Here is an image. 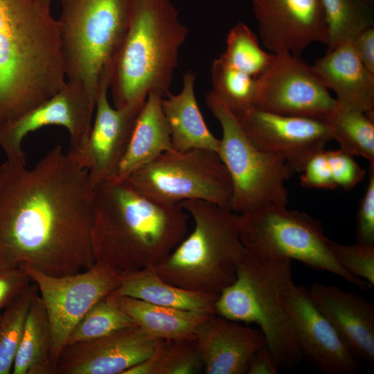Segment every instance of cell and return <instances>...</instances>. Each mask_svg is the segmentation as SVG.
Wrapping results in <instances>:
<instances>
[{
    "mask_svg": "<svg viewBox=\"0 0 374 374\" xmlns=\"http://www.w3.org/2000/svg\"><path fill=\"white\" fill-rule=\"evenodd\" d=\"M93 186L89 172L61 145L32 168L0 166V271L30 265L62 276L95 264Z\"/></svg>",
    "mask_w": 374,
    "mask_h": 374,
    "instance_id": "1",
    "label": "cell"
},
{
    "mask_svg": "<svg viewBox=\"0 0 374 374\" xmlns=\"http://www.w3.org/2000/svg\"><path fill=\"white\" fill-rule=\"evenodd\" d=\"M188 219L180 204L152 199L127 178L95 182L91 231L95 262L122 272L154 267L184 238Z\"/></svg>",
    "mask_w": 374,
    "mask_h": 374,
    "instance_id": "2",
    "label": "cell"
},
{
    "mask_svg": "<svg viewBox=\"0 0 374 374\" xmlns=\"http://www.w3.org/2000/svg\"><path fill=\"white\" fill-rule=\"evenodd\" d=\"M66 84L60 27L39 0H0V123L47 100Z\"/></svg>",
    "mask_w": 374,
    "mask_h": 374,
    "instance_id": "3",
    "label": "cell"
},
{
    "mask_svg": "<svg viewBox=\"0 0 374 374\" xmlns=\"http://www.w3.org/2000/svg\"><path fill=\"white\" fill-rule=\"evenodd\" d=\"M188 34L170 0H132L129 27L110 81L113 106L139 113L148 96L170 92Z\"/></svg>",
    "mask_w": 374,
    "mask_h": 374,
    "instance_id": "4",
    "label": "cell"
},
{
    "mask_svg": "<svg viewBox=\"0 0 374 374\" xmlns=\"http://www.w3.org/2000/svg\"><path fill=\"white\" fill-rule=\"evenodd\" d=\"M180 204L192 216L194 229L153 268L170 284L219 295L235 280L247 253L240 236L238 214L204 200Z\"/></svg>",
    "mask_w": 374,
    "mask_h": 374,
    "instance_id": "5",
    "label": "cell"
},
{
    "mask_svg": "<svg viewBox=\"0 0 374 374\" xmlns=\"http://www.w3.org/2000/svg\"><path fill=\"white\" fill-rule=\"evenodd\" d=\"M132 0H61V48L66 82L83 89L96 104L109 82L127 33Z\"/></svg>",
    "mask_w": 374,
    "mask_h": 374,
    "instance_id": "6",
    "label": "cell"
},
{
    "mask_svg": "<svg viewBox=\"0 0 374 374\" xmlns=\"http://www.w3.org/2000/svg\"><path fill=\"white\" fill-rule=\"evenodd\" d=\"M291 263L290 259L255 257L247 252L235 280L220 293L215 305V314L258 325L278 368H285L303 357L280 299L292 282Z\"/></svg>",
    "mask_w": 374,
    "mask_h": 374,
    "instance_id": "7",
    "label": "cell"
},
{
    "mask_svg": "<svg viewBox=\"0 0 374 374\" xmlns=\"http://www.w3.org/2000/svg\"><path fill=\"white\" fill-rule=\"evenodd\" d=\"M205 100L222 127L217 154L231 183L229 208L243 214L271 205L286 206L285 181L294 172L279 156L256 148L233 113L212 90Z\"/></svg>",
    "mask_w": 374,
    "mask_h": 374,
    "instance_id": "8",
    "label": "cell"
},
{
    "mask_svg": "<svg viewBox=\"0 0 374 374\" xmlns=\"http://www.w3.org/2000/svg\"><path fill=\"white\" fill-rule=\"evenodd\" d=\"M241 241L255 257L287 258L318 271H326L362 290L371 286L343 268L335 258L332 241L320 220L286 206L271 205L238 214Z\"/></svg>",
    "mask_w": 374,
    "mask_h": 374,
    "instance_id": "9",
    "label": "cell"
},
{
    "mask_svg": "<svg viewBox=\"0 0 374 374\" xmlns=\"http://www.w3.org/2000/svg\"><path fill=\"white\" fill-rule=\"evenodd\" d=\"M126 178L143 194L170 204L199 199L229 208L231 197L226 167L217 153L205 149L170 150Z\"/></svg>",
    "mask_w": 374,
    "mask_h": 374,
    "instance_id": "10",
    "label": "cell"
},
{
    "mask_svg": "<svg viewBox=\"0 0 374 374\" xmlns=\"http://www.w3.org/2000/svg\"><path fill=\"white\" fill-rule=\"evenodd\" d=\"M24 269L37 287L51 332V362L55 364L69 337L87 311L120 285L121 271L101 262L76 274L53 276L30 265ZM54 372V370H53Z\"/></svg>",
    "mask_w": 374,
    "mask_h": 374,
    "instance_id": "11",
    "label": "cell"
},
{
    "mask_svg": "<svg viewBox=\"0 0 374 374\" xmlns=\"http://www.w3.org/2000/svg\"><path fill=\"white\" fill-rule=\"evenodd\" d=\"M256 78L254 107L263 110L323 121L338 104L313 66L300 55L274 53L269 64Z\"/></svg>",
    "mask_w": 374,
    "mask_h": 374,
    "instance_id": "12",
    "label": "cell"
},
{
    "mask_svg": "<svg viewBox=\"0 0 374 374\" xmlns=\"http://www.w3.org/2000/svg\"><path fill=\"white\" fill-rule=\"evenodd\" d=\"M96 104L81 87L66 82L51 98L15 120L0 123V146L8 161L26 165L22 149L30 132L48 125L64 127L69 134L67 152L78 150L87 140Z\"/></svg>",
    "mask_w": 374,
    "mask_h": 374,
    "instance_id": "13",
    "label": "cell"
},
{
    "mask_svg": "<svg viewBox=\"0 0 374 374\" xmlns=\"http://www.w3.org/2000/svg\"><path fill=\"white\" fill-rule=\"evenodd\" d=\"M233 114L256 148L281 157L294 173L301 172L309 159L332 140L326 125L319 119L255 107Z\"/></svg>",
    "mask_w": 374,
    "mask_h": 374,
    "instance_id": "14",
    "label": "cell"
},
{
    "mask_svg": "<svg viewBox=\"0 0 374 374\" xmlns=\"http://www.w3.org/2000/svg\"><path fill=\"white\" fill-rule=\"evenodd\" d=\"M280 299L302 356L328 374H351L357 371L356 359L315 304L308 288L292 281L282 292Z\"/></svg>",
    "mask_w": 374,
    "mask_h": 374,
    "instance_id": "15",
    "label": "cell"
},
{
    "mask_svg": "<svg viewBox=\"0 0 374 374\" xmlns=\"http://www.w3.org/2000/svg\"><path fill=\"white\" fill-rule=\"evenodd\" d=\"M162 341L134 325L98 339L66 345L53 374H124L148 358Z\"/></svg>",
    "mask_w": 374,
    "mask_h": 374,
    "instance_id": "16",
    "label": "cell"
},
{
    "mask_svg": "<svg viewBox=\"0 0 374 374\" xmlns=\"http://www.w3.org/2000/svg\"><path fill=\"white\" fill-rule=\"evenodd\" d=\"M260 37L272 53H301L313 43L327 44L321 0H251Z\"/></svg>",
    "mask_w": 374,
    "mask_h": 374,
    "instance_id": "17",
    "label": "cell"
},
{
    "mask_svg": "<svg viewBox=\"0 0 374 374\" xmlns=\"http://www.w3.org/2000/svg\"><path fill=\"white\" fill-rule=\"evenodd\" d=\"M109 83H103L96 98V115L89 134L75 152L67 154L89 172L93 182L114 178L126 154L139 113L112 106Z\"/></svg>",
    "mask_w": 374,
    "mask_h": 374,
    "instance_id": "18",
    "label": "cell"
},
{
    "mask_svg": "<svg viewBox=\"0 0 374 374\" xmlns=\"http://www.w3.org/2000/svg\"><path fill=\"white\" fill-rule=\"evenodd\" d=\"M195 341L206 374L246 373L253 355L266 344L260 329L215 314L209 315L198 326Z\"/></svg>",
    "mask_w": 374,
    "mask_h": 374,
    "instance_id": "19",
    "label": "cell"
},
{
    "mask_svg": "<svg viewBox=\"0 0 374 374\" xmlns=\"http://www.w3.org/2000/svg\"><path fill=\"white\" fill-rule=\"evenodd\" d=\"M308 290L352 355L373 364V304L360 295L332 285L315 283Z\"/></svg>",
    "mask_w": 374,
    "mask_h": 374,
    "instance_id": "20",
    "label": "cell"
},
{
    "mask_svg": "<svg viewBox=\"0 0 374 374\" xmlns=\"http://www.w3.org/2000/svg\"><path fill=\"white\" fill-rule=\"evenodd\" d=\"M312 66L339 103L374 115V74L361 62L352 41L328 49Z\"/></svg>",
    "mask_w": 374,
    "mask_h": 374,
    "instance_id": "21",
    "label": "cell"
},
{
    "mask_svg": "<svg viewBox=\"0 0 374 374\" xmlns=\"http://www.w3.org/2000/svg\"><path fill=\"white\" fill-rule=\"evenodd\" d=\"M195 74L188 71L182 88L177 94L161 99V107L168 123L172 148L179 151L200 148L217 153L220 140L208 128L195 93Z\"/></svg>",
    "mask_w": 374,
    "mask_h": 374,
    "instance_id": "22",
    "label": "cell"
},
{
    "mask_svg": "<svg viewBox=\"0 0 374 374\" xmlns=\"http://www.w3.org/2000/svg\"><path fill=\"white\" fill-rule=\"evenodd\" d=\"M111 294L155 305L215 314L219 295L181 288L162 279L153 267L121 272L119 286Z\"/></svg>",
    "mask_w": 374,
    "mask_h": 374,
    "instance_id": "23",
    "label": "cell"
},
{
    "mask_svg": "<svg viewBox=\"0 0 374 374\" xmlns=\"http://www.w3.org/2000/svg\"><path fill=\"white\" fill-rule=\"evenodd\" d=\"M107 299L150 336L166 341L195 339L198 326L211 314L155 305L110 294Z\"/></svg>",
    "mask_w": 374,
    "mask_h": 374,
    "instance_id": "24",
    "label": "cell"
},
{
    "mask_svg": "<svg viewBox=\"0 0 374 374\" xmlns=\"http://www.w3.org/2000/svg\"><path fill=\"white\" fill-rule=\"evenodd\" d=\"M162 97L148 96L139 112L126 154L114 178H126L165 152L172 150L161 107Z\"/></svg>",
    "mask_w": 374,
    "mask_h": 374,
    "instance_id": "25",
    "label": "cell"
},
{
    "mask_svg": "<svg viewBox=\"0 0 374 374\" xmlns=\"http://www.w3.org/2000/svg\"><path fill=\"white\" fill-rule=\"evenodd\" d=\"M51 332L48 317L37 292L26 319L15 358L13 374H53L51 358Z\"/></svg>",
    "mask_w": 374,
    "mask_h": 374,
    "instance_id": "26",
    "label": "cell"
},
{
    "mask_svg": "<svg viewBox=\"0 0 374 374\" xmlns=\"http://www.w3.org/2000/svg\"><path fill=\"white\" fill-rule=\"evenodd\" d=\"M323 122L339 149L353 157H362L374 166V115L338 102Z\"/></svg>",
    "mask_w": 374,
    "mask_h": 374,
    "instance_id": "27",
    "label": "cell"
},
{
    "mask_svg": "<svg viewBox=\"0 0 374 374\" xmlns=\"http://www.w3.org/2000/svg\"><path fill=\"white\" fill-rule=\"evenodd\" d=\"M327 27L328 49L352 41L374 26L373 6L365 0H321Z\"/></svg>",
    "mask_w": 374,
    "mask_h": 374,
    "instance_id": "28",
    "label": "cell"
},
{
    "mask_svg": "<svg viewBox=\"0 0 374 374\" xmlns=\"http://www.w3.org/2000/svg\"><path fill=\"white\" fill-rule=\"evenodd\" d=\"M203 364L195 339L163 340L146 359L124 374H195Z\"/></svg>",
    "mask_w": 374,
    "mask_h": 374,
    "instance_id": "29",
    "label": "cell"
},
{
    "mask_svg": "<svg viewBox=\"0 0 374 374\" xmlns=\"http://www.w3.org/2000/svg\"><path fill=\"white\" fill-rule=\"evenodd\" d=\"M213 91L233 113L254 107L257 78L229 65L221 56L211 68Z\"/></svg>",
    "mask_w": 374,
    "mask_h": 374,
    "instance_id": "30",
    "label": "cell"
},
{
    "mask_svg": "<svg viewBox=\"0 0 374 374\" xmlns=\"http://www.w3.org/2000/svg\"><path fill=\"white\" fill-rule=\"evenodd\" d=\"M273 55L260 46L256 35L243 22L229 30L225 51L220 55L232 67L255 78L267 67Z\"/></svg>",
    "mask_w": 374,
    "mask_h": 374,
    "instance_id": "31",
    "label": "cell"
},
{
    "mask_svg": "<svg viewBox=\"0 0 374 374\" xmlns=\"http://www.w3.org/2000/svg\"><path fill=\"white\" fill-rule=\"evenodd\" d=\"M38 292L33 281L7 307L0 317V374H9L34 295Z\"/></svg>",
    "mask_w": 374,
    "mask_h": 374,
    "instance_id": "32",
    "label": "cell"
},
{
    "mask_svg": "<svg viewBox=\"0 0 374 374\" xmlns=\"http://www.w3.org/2000/svg\"><path fill=\"white\" fill-rule=\"evenodd\" d=\"M136 325L107 296L92 306L71 331L66 345L98 339Z\"/></svg>",
    "mask_w": 374,
    "mask_h": 374,
    "instance_id": "33",
    "label": "cell"
},
{
    "mask_svg": "<svg viewBox=\"0 0 374 374\" xmlns=\"http://www.w3.org/2000/svg\"><path fill=\"white\" fill-rule=\"evenodd\" d=\"M338 263L352 275L374 285V244L356 242L345 245L332 241Z\"/></svg>",
    "mask_w": 374,
    "mask_h": 374,
    "instance_id": "34",
    "label": "cell"
},
{
    "mask_svg": "<svg viewBox=\"0 0 374 374\" xmlns=\"http://www.w3.org/2000/svg\"><path fill=\"white\" fill-rule=\"evenodd\" d=\"M326 151L337 188L350 190L364 179L366 171L353 156L341 149Z\"/></svg>",
    "mask_w": 374,
    "mask_h": 374,
    "instance_id": "35",
    "label": "cell"
},
{
    "mask_svg": "<svg viewBox=\"0 0 374 374\" xmlns=\"http://www.w3.org/2000/svg\"><path fill=\"white\" fill-rule=\"evenodd\" d=\"M301 173L300 184L303 188L325 190L337 188L327 151L324 149L309 159Z\"/></svg>",
    "mask_w": 374,
    "mask_h": 374,
    "instance_id": "36",
    "label": "cell"
},
{
    "mask_svg": "<svg viewBox=\"0 0 374 374\" xmlns=\"http://www.w3.org/2000/svg\"><path fill=\"white\" fill-rule=\"evenodd\" d=\"M356 242L374 244V166L370 165L366 190L357 214Z\"/></svg>",
    "mask_w": 374,
    "mask_h": 374,
    "instance_id": "37",
    "label": "cell"
},
{
    "mask_svg": "<svg viewBox=\"0 0 374 374\" xmlns=\"http://www.w3.org/2000/svg\"><path fill=\"white\" fill-rule=\"evenodd\" d=\"M31 282L21 268L0 271V310L12 302Z\"/></svg>",
    "mask_w": 374,
    "mask_h": 374,
    "instance_id": "38",
    "label": "cell"
},
{
    "mask_svg": "<svg viewBox=\"0 0 374 374\" xmlns=\"http://www.w3.org/2000/svg\"><path fill=\"white\" fill-rule=\"evenodd\" d=\"M352 43L361 62L374 74V26L361 31L354 37Z\"/></svg>",
    "mask_w": 374,
    "mask_h": 374,
    "instance_id": "39",
    "label": "cell"
},
{
    "mask_svg": "<svg viewBox=\"0 0 374 374\" xmlns=\"http://www.w3.org/2000/svg\"><path fill=\"white\" fill-rule=\"evenodd\" d=\"M278 366L268 346L265 344L251 357L247 369L248 374H277Z\"/></svg>",
    "mask_w": 374,
    "mask_h": 374,
    "instance_id": "40",
    "label": "cell"
},
{
    "mask_svg": "<svg viewBox=\"0 0 374 374\" xmlns=\"http://www.w3.org/2000/svg\"><path fill=\"white\" fill-rule=\"evenodd\" d=\"M44 6L50 8V3L51 0H39Z\"/></svg>",
    "mask_w": 374,
    "mask_h": 374,
    "instance_id": "41",
    "label": "cell"
},
{
    "mask_svg": "<svg viewBox=\"0 0 374 374\" xmlns=\"http://www.w3.org/2000/svg\"><path fill=\"white\" fill-rule=\"evenodd\" d=\"M367 3L371 4V6H373L374 4V0H365Z\"/></svg>",
    "mask_w": 374,
    "mask_h": 374,
    "instance_id": "42",
    "label": "cell"
},
{
    "mask_svg": "<svg viewBox=\"0 0 374 374\" xmlns=\"http://www.w3.org/2000/svg\"><path fill=\"white\" fill-rule=\"evenodd\" d=\"M0 317H1V314H0Z\"/></svg>",
    "mask_w": 374,
    "mask_h": 374,
    "instance_id": "43",
    "label": "cell"
}]
</instances>
